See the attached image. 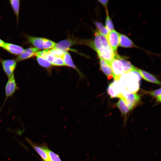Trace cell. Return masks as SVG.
Segmentation results:
<instances>
[{
  "label": "cell",
  "instance_id": "cell-1",
  "mask_svg": "<svg viewBox=\"0 0 161 161\" xmlns=\"http://www.w3.org/2000/svg\"><path fill=\"white\" fill-rule=\"evenodd\" d=\"M18 87L16 82L14 73L8 78L5 87V99L4 105L8 98L12 96L16 91L18 90Z\"/></svg>",
  "mask_w": 161,
  "mask_h": 161
},
{
  "label": "cell",
  "instance_id": "cell-2",
  "mask_svg": "<svg viewBox=\"0 0 161 161\" xmlns=\"http://www.w3.org/2000/svg\"><path fill=\"white\" fill-rule=\"evenodd\" d=\"M110 66L112 70L113 77L115 80L119 81L122 75L124 73L122 63L115 56Z\"/></svg>",
  "mask_w": 161,
  "mask_h": 161
},
{
  "label": "cell",
  "instance_id": "cell-3",
  "mask_svg": "<svg viewBox=\"0 0 161 161\" xmlns=\"http://www.w3.org/2000/svg\"><path fill=\"white\" fill-rule=\"evenodd\" d=\"M3 70L8 78L14 73V71L17 66L16 60L7 59L3 60L0 59Z\"/></svg>",
  "mask_w": 161,
  "mask_h": 161
},
{
  "label": "cell",
  "instance_id": "cell-4",
  "mask_svg": "<svg viewBox=\"0 0 161 161\" xmlns=\"http://www.w3.org/2000/svg\"><path fill=\"white\" fill-rule=\"evenodd\" d=\"M121 99L124 101L130 110L133 109L140 100L139 95L135 93H129L123 96Z\"/></svg>",
  "mask_w": 161,
  "mask_h": 161
},
{
  "label": "cell",
  "instance_id": "cell-5",
  "mask_svg": "<svg viewBox=\"0 0 161 161\" xmlns=\"http://www.w3.org/2000/svg\"><path fill=\"white\" fill-rule=\"evenodd\" d=\"M119 33L114 30L109 32L106 37L109 45L115 52L119 45Z\"/></svg>",
  "mask_w": 161,
  "mask_h": 161
},
{
  "label": "cell",
  "instance_id": "cell-6",
  "mask_svg": "<svg viewBox=\"0 0 161 161\" xmlns=\"http://www.w3.org/2000/svg\"><path fill=\"white\" fill-rule=\"evenodd\" d=\"M26 139L44 161H49L46 151V146L38 145L27 138H26Z\"/></svg>",
  "mask_w": 161,
  "mask_h": 161
},
{
  "label": "cell",
  "instance_id": "cell-7",
  "mask_svg": "<svg viewBox=\"0 0 161 161\" xmlns=\"http://www.w3.org/2000/svg\"><path fill=\"white\" fill-rule=\"evenodd\" d=\"M38 50L35 47H30L24 49V51L17 57L16 60L17 62H19L36 56Z\"/></svg>",
  "mask_w": 161,
  "mask_h": 161
},
{
  "label": "cell",
  "instance_id": "cell-8",
  "mask_svg": "<svg viewBox=\"0 0 161 161\" xmlns=\"http://www.w3.org/2000/svg\"><path fill=\"white\" fill-rule=\"evenodd\" d=\"M3 48L10 53L15 55H20L24 50V49L20 46L7 43H5Z\"/></svg>",
  "mask_w": 161,
  "mask_h": 161
},
{
  "label": "cell",
  "instance_id": "cell-9",
  "mask_svg": "<svg viewBox=\"0 0 161 161\" xmlns=\"http://www.w3.org/2000/svg\"><path fill=\"white\" fill-rule=\"evenodd\" d=\"M26 38L28 41L35 48L38 49H44V43L45 38L29 35H27Z\"/></svg>",
  "mask_w": 161,
  "mask_h": 161
},
{
  "label": "cell",
  "instance_id": "cell-10",
  "mask_svg": "<svg viewBox=\"0 0 161 161\" xmlns=\"http://www.w3.org/2000/svg\"><path fill=\"white\" fill-rule=\"evenodd\" d=\"M136 70L140 76L144 80L149 82L160 84V81L152 74L140 69H137Z\"/></svg>",
  "mask_w": 161,
  "mask_h": 161
},
{
  "label": "cell",
  "instance_id": "cell-11",
  "mask_svg": "<svg viewBox=\"0 0 161 161\" xmlns=\"http://www.w3.org/2000/svg\"><path fill=\"white\" fill-rule=\"evenodd\" d=\"M99 58V63L101 70L108 79L112 78H113L112 72L110 66L103 59L100 58Z\"/></svg>",
  "mask_w": 161,
  "mask_h": 161
},
{
  "label": "cell",
  "instance_id": "cell-12",
  "mask_svg": "<svg viewBox=\"0 0 161 161\" xmlns=\"http://www.w3.org/2000/svg\"><path fill=\"white\" fill-rule=\"evenodd\" d=\"M73 43V41L70 40H63L56 44L54 48L65 52L69 49V48Z\"/></svg>",
  "mask_w": 161,
  "mask_h": 161
},
{
  "label": "cell",
  "instance_id": "cell-13",
  "mask_svg": "<svg viewBox=\"0 0 161 161\" xmlns=\"http://www.w3.org/2000/svg\"><path fill=\"white\" fill-rule=\"evenodd\" d=\"M119 45L120 46L126 48L134 47L135 45L128 37L123 34H119Z\"/></svg>",
  "mask_w": 161,
  "mask_h": 161
},
{
  "label": "cell",
  "instance_id": "cell-14",
  "mask_svg": "<svg viewBox=\"0 0 161 161\" xmlns=\"http://www.w3.org/2000/svg\"><path fill=\"white\" fill-rule=\"evenodd\" d=\"M115 56L122 63L124 66V73L134 70L136 69L129 61L126 60L124 58L117 54Z\"/></svg>",
  "mask_w": 161,
  "mask_h": 161
},
{
  "label": "cell",
  "instance_id": "cell-15",
  "mask_svg": "<svg viewBox=\"0 0 161 161\" xmlns=\"http://www.w3.org/2000/svg\"><path fill=\"white\" fill-rule=\"evenodd\" d=\"M62 58L65 66L72 67L79 72L74 64L70 54L68 52H64Z\"/></svg>",
  "mask_w": 161,
  "mask_h": 161
},
{
  "label": "cell",
  "instance_id": "cell-16",
  "mask_svg": "<svg viewBox=\"0 0 161 161\" xmlns=\"http://www.w3.org/2000/svg\"><path fill=\"white\" fill-rule=\"evenodd\" d=\"M129 80L127 83L126 89L130 92L135 93L139 89V82L132 81L129 79Z\"/></svg>",
  "mask_w": 161,
  "mask_h": 161
},
{
  "label": "cell",
  "instance_id": "cell-17",
  "mask_svg": "<svg viewBox=\"0 0 161 161\" xmlns=\"http://www.w3.org/2000/svg\"><path fill=\"white\" fill-rule=\"evenodd\" d=\"M10 3L16 17L17 21H18L20 7V1L19 0H11Z\"/></svg>",
  "mask_w": 161,
  "mask_h": 161
},
{
  "label": "cell",
  "instance_id": "cell-18",
  "mask_svg": "<svg viewBox=\"0 0 161 161\" xmlns=\"http://www.w3.org/2000/svg\"><path fill=\"white\" fill-rule=\"evenodd\" d=\"M116 105L123 114H126L130 110V109L126 106L124 100L121 98L119 100L116 104Z\"/></svg>",
  "mask_w": 161,
  "mask_h": 161
},
{
  "label": "cell",
  "instance_id": "cell-19",
  "mask_svg": "<svg viewBox=\"0 0 161 161\" xmlns=\"http://www.w3.org/2000/svg\"><path fill=\"white\" fill-rule=\"evenodd\" d=\"M95 24L98 29V31L103 35L107 37L108 35L109 31L106 28V27L104 26L100 22H95Z\"/></svg>",
  "mask_w": 161,
  "mask_h": 161
},
{
  "label": "cell",
  "instance_id": "cell-20",
  "mask_svg": "<svg viewBox=\"0 0 161 161\" xmlns=\"http://www.w3.org/2000/svg\"><path fill=\"white\" fill-rule=\"evenodd\" d=\"M36 57L38 63L41 66L48 68L52 65L45 58L38 56Z\"/></svg>",
  "mask_w": 161,
  "mask_h": 161
},
{
  "label": "cell",
  "instance_id": "cell-21",
  "mask_svg": "<svg viewBox=\"0 0 161 161\" xmlns=\"http://www.w3.org/2000/svg\"><path fill=\"white\" fill-rule=\"evenodd\" d=\"M46 151L48 154L49 159L51 161H62L59 156L47 147Z\"/></svg>",
  "mask_w": 161,
  "mask_h": 161
},
{
  "label": "cell",
  "instance_id": "cell-22",
  "mask_svg": "<svg viewBox=\"0 0 161 161\" xmlns=\"http://www.w3.org/2000/svg\"><path fill=\"white\" fill-rule=\"evenodd\" d=\"M64 52L61 50L55 48L50 49H48V53L55 57L62 58Z\"/></svg>",
  "mask_w": 161,
  "mask_h": 161
},
{
  "label": "cell",
  "instance_id": "cell-23",
  "mask_svg": "<svg viewBox=\"0 0 161 161\" xmlns=\"http://www.w3.org/2000/svg\"><path fill=\"white\" fill-rule=\"evenodd\" d=\"M106 27L109 32L114 30V27L112 21L108 14L106 10Z\"/></svg>",
  "mask_w": 161,
  "mask_h": 161
},
{
  "label": "cell",
  "instance_id": "cell-24",
  "mask_svg": "<svg viewBox=\"0 0 161 161\" xmlns=\"http://www.w3.org/2000/svg\"><path fill=\"white\" fill-rule=\"evenodd\" d=\"M51 64L55 66H65L62 58L61 57H55V59Z\"/></svg>",
  "mask_w": 161,
  "mask_h": 161
},
{
  "label": "cell",
  "instance_id": "cell-25",
  "mask_svg": "<svg viewBox=\"0 0 161 161\" xmlns=\"http://www.w3.org/2000/svg\"><path fill=\"white\" fill-rule=\"evenodd\" d=\"M56 44L54 42L48 39L45 38L44 43V49H49L54 48Z\"/></svg>",
  "mask_w": 161,
  "mask_h": 161
},
{
  "label": "cell",
  "instance_id": "cell-26",
  "mask_svg": "<svg viewBox=\"0 0 161 161\" xmlns=\"http://www.w3.org/2000/svg\"><path fill=\"white\" fill-rule=\"evenodd\" d=\"M150 94L157 98V100L160 102L161 101V89L160 88L155 90L151 91Z\"/></svg>",
  "mask_w": 161,
  "mask_h": 161
},
{
  "label": "cell",
  "instance_id": "cell-27",
  "mask_svg": "<svg viewBox=\"0 0 161 161\" xmlns=\"http://www.w3.org/2000/svg\"><path fill=\"white\" fill-rule=\"evenodd\" d=\"M108 93L112 98L117 97V96L114 93L112 88V83L109 85L107 88Z\"/></svg>",
  "mask_w": 161,
  "mask_h": 161
},
{
  "label": "cell",
  "instance_id": "cell-28",
  "mask_svg": "<svg viewBox=\"0 0 161 161\" xmlns=\"http://www.w3.org/2000/svg\"><path fill=\"white\" fill-rule=\"evenodd\" d=\"M98 1L102 5L104 6L106 8H107V5L108 3V0H99Z\"/></svg>",
  "mask_w": 161,
  "mask_h": 161
},
{
  "label": "cell",
  "instance_id": "cell-29",
  "mask_svg": "<svg viewBox=\"0 0 161 161\" xmlns=\"http://www.w3.org/2000/svg\"><path fill=\"white\" fill-rule=\"evenodd\" d=\"M5 42H4L2 40L0 39V47L3 48Z\"/></svg>",
  "mask_w": 161,
  "mask_h": 161
},
{
  "label": "cell",
  "instance_id": "cell-30",
  "mask_svg": "<svg viewBox=\"0 0 161 161\" xmlns=\"http://www.w3.org/2000/svg\"></svg>",
  "mask_w": 161,
  "mask_h": 161
}]
</instances>
